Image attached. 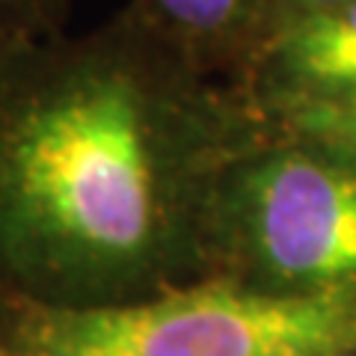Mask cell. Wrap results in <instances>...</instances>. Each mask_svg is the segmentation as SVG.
Returning a JSON list of instances; mask_svg holds the SVG:
<instances>
[{
  "instance_id": "cell-3",
  "label": "cell",
  "mask_w": 356,
  "mask_h": 356,
  "mask_svg": "<svg viewBox=\"0 0 356 356\" xmlns=\"http://www.w3.org/2000/svg\"><path fill=\"white\" fill-rule=\"evenodd\" d=\"M356 300V158L267 125L208 208L205 280Z\"/></svg>"
},
{
  "instance_id": "cell-7",
  "label": "cell",
  "mask_w": 356,
  "mask_h": 356,
  "mask_svg": "<svg viewBox=\"0 0 356 356\" xmlns=\"http://www.w3.org/2000/svg\"><path fill=\"white\" fill-rule=\"evenodd\" d=\"M69 0H0V48L63 33Z\"/></svg>"
},
{
  "instance_id": "cell-4",
  "label": "cell",
  "mask_w": 356,
  "mask_h": 356,
  "mask_svg": "<svg viewBox=\"0 0 356 356\" xmlns=\"http://www.w3.org/2000/svg\"><path fill=\"white\" fill-rule=\"evenodd\" d=\"M261 119L356 92V0L273 30L235 69Z\"/></svg>"
},
{
  "instance_id": "cell-9",
  "label": "cell",
  "mask_w": 356,
  "mask_h": 356,
  "mask_svg": "<svg viewBox=\"0 0 356 356\" xmlns=\"http://www.w3.org/2000/svg\"><path fill=\"white\" fill-rule=\"evenodd\" d=\"M336 356H356V350H344V353H336Z\"/></svg>"
},
{
  "instance_id": "cell-5",
  "label": "cell",
  "mask_w": 356,
  "mask_h": 356,
  "mask_svg": "<svg viewBox=\"0 0 356 356\" xmlns=\"http://www.w3.org/2000/svg\"><path fill=\"white\" fill-rule=\"evenodd\" d=\"M264 0H131V13L208 72H235L250 51Z\"/></svg>"
},
{
  "instance_id": "cell-6",
  "label": "cell",
  "mask_w": 356,
  "mask_h": 356,
  "mask_svg": "<svg viewBox=\"0 0 356 356\" xmlns=\"http://www.w3.org/2000/svg\"><path fill=\"white\" fill-rule=\"evenodd\" d=\"M270 128L356 158V92L291 107L264 119Z\"/></svg>"
},
{
  "instance_id": "cell-1",
  "label": "cell",
  "mask_w": 356,
  "mask_h": 356,
  "mask_svg": "<svg viewBox=\"0 0 356 356\" xmlns=\"http://www.w3.org/2000/svg\"><path fill=\"white\" fill-rule=\"evenodd\" d=\"M267 122L131 9L0 48V297L107 306L205 280L208 208Z\"/></svg>"
},
{
  "instance_id": "cell-2",
  "label": "cell",
  "mask_w": 356,
  "mask_h": 356,
  "mask_svg": "<svg viewBox=\"0 0 356 356\" xmlns=\"http://www.w3.org/2000/svg\"><path fill=\"white\" fill-rule=\"evenodd\" d=\"M356 350V300L187 282L107 306L0 297V356H336Z\"/></svg>"
},
{
  "instance_id": "cell-8",
  "label": "cell",
  "mask_w": 356,
  "mask_h": 356,
  "mask_svg": "<svg viewBox=\"0 0 356 356\" xmlns=\"http://www.w3.org/2000/svg\"><path fill=\"white\" fill-rule=\"evenodd\" d=\"M341 3H350V0H264L259 24H255L252 44H259L264 36H270L273 30L291 24V21H297V18H306L312 13L332 9V6H341ZM252 44H250V48H252ZM247 54H243V57H247Z\"/></svg>"
}]
</instances>
